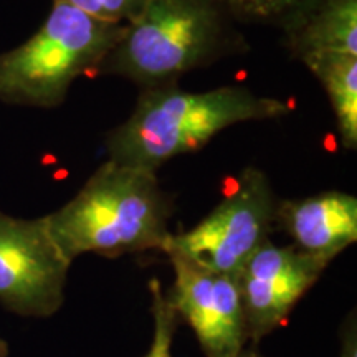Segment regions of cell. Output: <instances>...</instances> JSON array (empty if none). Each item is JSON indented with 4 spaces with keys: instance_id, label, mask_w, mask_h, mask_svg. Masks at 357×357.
<instances>
[{
    "instance_id": "1",
    "label": "cell",
    "mask_w": 357,
    "mask_h": 357,
    "mask_svg": "<svg viewBox=\"0 0 357 357\" xmlns=\"http://www.w3.org/2000/svg\"><path fill=\"white\" fill-rule=\"evenodd\" d=\"M174 208L155 172L106 159L70 202L43 218L53 242L73 263L84 253L118 258L164 252Z\"/></svg>"
},
{
    "instance_id": "2",
    "label": "cell",
    "mask_w": 357,
    "mask_h": 357,
    "mask_svg": "<svg viewBox=\"0 0 357 357\" xmlns=\"http://www.w3.org/2000/svg\"><path fill=\"white\" fill-rule=\"evenodd\" d=\"M288 105L243 86L184 91L177 84L147 88L126 121L105 139L108 159L155 172L177 155L194 153L223 129L284 118Z\"/></svg>"
},
{
    "instance_id": "3",
    "label": "cell",
    "mask_w": 357,
    "mask_h": 357,
    "mask_svg": "<svg viewBox=\"0 0 357 357\" xmlns=\"http://www.w3.org/2000/svg\"><path fill=\"white\" fill-rule=\"evenodd\" d=\"M220 0H151L124 32L95 75L131 79L142 89L177 84L247 47Z\"/></svg>"
},
{
    "instance_id": "4",
    "label": "cell",
    "mask_w": 357,
    "mask_h": 357,
    "mask_svg": "<svg viewBox=\"0 0 357 357\" xmlns=\"http://www.w3.org/2000/svg\"><path fill=\"white\" fill-rule=\"evenodd\" d=\"M79 8L53 0L42 26L29 40L0 53V101L55 108L79 77L95 73L124 32Z\"/></svg>"
},
{
    "instance_id": "5",
    "label": "cell",
    "mask_w": 357,
    "mask_h": 357,
    "mask_svg": "<svg viewBox=\"0 0 357 357\" xmlns=\"http://www.w3.org/2000/svg\"><path fill=\"white\" fill-rule=\"evenodd\" d=\"M276 200L268 176L247 167L231 190L190 230L171 236L166 252H176L215 273L236 276L252 253L270 240Z\"/></svg>"
},
{
    "instance_id": "6",
    "label": "cell",
    "mask_w": 357,
    "mask_h": 357,
    "mask_svg": "<svg viewBox=\"0 0 357 357\" xmlns=\"http://www.w3.org/2000/svg\"><path fill=\"white\" fill-rule=\"evenodd\" d=\"M71 263L45 218L0 212V305L22 318H50L65 303Z\"/></svg>"
},
{
    "instance_id": "7",
    "label": "cell",
    "mask_w": 357,
    "mask_h": 357,
    "mask_svg": "<svg viewBox=\"0 0 357 357\" xmlns=\"http://www.w3.org/2000/svg\"><path fill=\"white\" fill-rule=\"evenodd\" d=\"M166 255L174 270L167 300L192 328L205 357L238 356L250 337L234 276L199 266L176 252Z\"/></svg>"
},
{
    "instance_id": "8",
    "label": "cell",
    "mask_w": 357,
    "mask_h": 357,
    "mask_svg": "<svg viewBox=\"0 0 357 357\" xmlns=\"http://www.w3.org/2000/svg\"><path fill=\"white\" fill-rule=\"evenodd\" d=\"M326 265L305 255L293 245L281 247L270 240L261 243L235 276L248 337L257 346L288 319Z\"/></svg>"
},
{
    "instance_id": "9",
    "label": "cell",
    "mask_w": 357,
    "mask_h": 357,
    "mask_svg": "<svg viewBox=\"0 0 357 357\" xmlns=\"http://www.w3.org/2000/svg\"><path fill=\"white\" fill-rule=\"evenodd\" d=\"M276 225L293 240V247L328 266L357 240V197L328 190L305 199L281 200Z\"/></svg>"
},
{
    "instance_id": "10",
    "label": "cell",
    "mask_w": 357,
    "mask_h": 357,
    "mask_svg": "<svg viewBox=\"0 0 357 357\" xmlns=\"http://www.w3.org/2000/svg\"><path fill=\"white\" fill-rule=\"evenodd\" d=\"M281 29L300 61L324 53L357 56V0H314Z\"/></svg>"
},
{
    "instance_id": "11",
    "label": "cell",
    "mask_w": 357,
    "mask_h": 357,
    "mask_svg": "<svg viewBox=\"0 0 357 357\" xmlns=\"http://www.w3.org/2000/svg\"><path fill=\"white\" fill-rule=\"evenodd\" d=\"M307 70L319 79L331 102L341 144L357 147V56L324 53L303 60Z\"/></svg>"
},
{
    "instance_id": "12",
    "label": "cell",
    "mask_w": 357,
    "mask_h": 357,
    "mask_svg": "<svg viewBox=\"0 0 357 357\" xmlns=\"http://www.w3.org/2000/svg\"><path fill=\"white\" fill-rule=\"evenodd\" d=\"M220 2L236 22L283 26L314 0H220Z\"/></svg>"
},
{
    "instance_id": "13",
    "label": "cell",
    "mask_w": 357,
    "mask_h": 357,
    "mask_svg": "<svg viewBox=\"0 0 357 357\" xmlns=\"http://www.w3.org/2000/svg\"><path fill=\"white\" fill-rule=\"evenodd\" d=\"M149 291L153 298L151 312H153L154 333L144 357H172V342L178 324V316L169 303L167 293L164 291L159 280L149 281Z\"/></svg>"
},
{
    "instance_id": "14",
    "label": "cell",
    "mask_w": 357,
    "mask_h": 357,
    "mask_svg": "<svg viewBox=\"0 0 357 357\" xmlns=\"http://www.w3.org/2000/svg\"><path fill=\"white\" fill-rule=\"evenodd\" d=\"M79 10L109 22V24H128L142 12L151 0H61Z\"/></svg>"
},
{
    "instance_id": "15",
    "label": "cell",
    "mask_w": 357,
    "mask_h": 357,
    "mask_svg": "<svg viewBox=\"0 0 357 357\" xmlns=\"http://www.w3.org/2000/svg\"><path fill=\"white\" fill-rule=\"evenodd\" d=\"M341 357H357L356 351V326L346 328L344 337H342V352Z\"/></svg>"
},
{
    "instance_id": "16",
    "label": "cell",
    "mask_w": 357,
    "mask_h": 357,
    "mask_svg": "<svg viewBox=\"0 0 357 357\" xmlns=\"http://www.w3.org/2000/svg\"><path fill=\"white\" fill-rule=\"evenodd\" d=\"M236 357H263V356L255 349V346H253V347H245V349Z\"/></svg>"
},
{
    "instance_id": "17",
    "label": "cell",
    "mask_w": 357,
    "mask_h": 357,
    "mask_svg": "<svg viewBox=\"0 0 357 357\" xmlns=\"http://www.w3.org/2000/svg\"><path fill=\"white\" fill-rule=\"evenodd\" d=\"M8 356V344L7 341L0 339V357H7Z\"/></svg>"
}]
</instances>
